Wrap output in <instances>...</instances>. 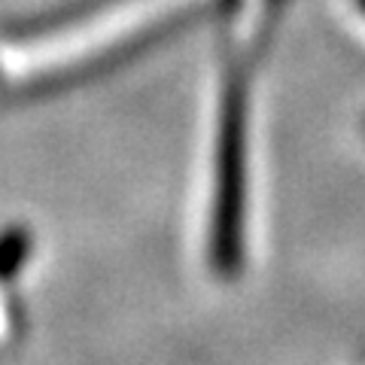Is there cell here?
I'll return each mask as SVG.
<instances>
[{
	"label": "cell",
	"instance_id": "1",
	"mask_svg": "<svg viewBox=\"0 0 365 365\" xmlns=\"http://www.w3.org/2000/svg\"><path fill=\"white\" fill-rule=\"evenodd\" d=\"M247 67H232L225 83L220 162H216V210L210 253L216 271L232 274L241 262V207H244V134H247Z\"/></svg>",
	"mask_w": 365,
	"mask_h": 365
},
{
	"label": "cell",
	"instance_id": "2",
	"mask_svg": "<svg viewBox=\"0 0 365 365\" xmlns=\"http://www.w3.org/2000/svg\"><path fill=\"white\" fill-rule=\"evenodd\" d=\"M362 6H365V0H362Z\"/></svg>",
	"mask_w": 365,
	"mask_h": 365
}]
</instances>
